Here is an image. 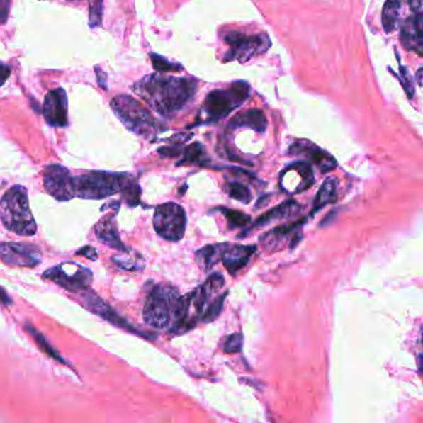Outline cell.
Masks as SVG:
<instances>
[{"mask_svg":"<svg viewBox=\"0 0 423 423\" xmlns=\"http://www.w3.org/2000/svg\"><path fill=\"white\" fill-rule=\"evenodd\" d=\"M11 67L4 64L3 61H0V87L6 84V80L9 79L11 76Z\"/></svg>","mask_w":423,"mask_h":423,"instance_id":"obj_36","label":"cell"},{"mask_svg":"<svg viewBox=\"0 0 423 423\" xmlns=\"http://www.w3.org/2000/svg\"><path fill=\"white\" fill-rule=\"evenodd\" d=\"M103 0H90V28L96 29L102 26Z\"/></svg>","mask_w":423,"mask_h":423,"instance_id":"obj_31","label":"cell"},{"mask_svg":"<svg viewBox=\"0 0 423 423\" xmlns=\"http://www.w3.org/2000/svg\"><path fill=\"white\" fill-rule=\"evenodd\" d=\"M227 293L229 292L226 291L225 293H221L218 297H215L214 300H211L210 303H208L206 308L203 312V315H201V320L204 323H211L219 317L221 312H222V309H224L225 299L227 297Z\"/></svg>","mask_w":423,"mask_h":423,"instance_id":"obj_27","label":"cell"},{"mask_svg":"<svg viewBox=\"0 0 423 423\" xmlns=\"http://www.w3.org/2000/svg\"><path fill=\"white\" fill-rule=\"evenodd\" d=\"M159 154L163 155V157H179L181 153H183V150L180 148L179 143H176L174 145H169V147H163V148H159Z\"/></svg>","mask_w":423,"mask_h":423,"instance_id":"obj_35","label":"cell"},{"mask_svg":"<svg viewBox=\"0 0 423 423\" xmlns=\"http://www.w3.org/2000/svg\"><path fill=\"white\" fill-rule=\"evenodd\" d=\"M422 67H419L417 71V82L418 85H422Z\"/></svg>","mask_w":423,"mask_h":423,"instance_id":"obj_40","label":"cell"},{"mask_svg":"<svg viewBox=\"0 0 423 423\" xmlns=\"http://www.w3.org/2000/svg\"><path fill=\"white\" fill-rule=\"evenodd\" d=\"M85 300L86 303L89 304V307H90L91 310H92L94 313L98 314L102 318H105L106 320H108L111 323L115 324V325L122 327L123 329H127V330H130V332H133V333L148 338L147 335H145V333H142L140 330L133 328L127 320H125V319L120 317L118 314L115 313V310L111 308L108 304L103 302L102 299L98 298L97 295H95V293H87V295H85Z\"/></svg>","mask_w":423,"mask_h":423,"instance_id":"obj_18","label":"cell"},{"mask_svg":"<svg viewBox=\"0 0 423 423\" xmlns=\"http://www.w3.org/2000/svg\"><path fill=\"white\" fill-rule=\"evenodd\" d=\"M219 211L222 213L227 224H229L230 229H235V227H246L249 226L251 222V218L249 215L244 214L242 211L239 210L227 209V208H220Z\"/></svg>","mask_w":423,"mask_h":423,"instance_id":"obj_28","label":"cell"},{"mask_svg":"<svg viewBox=\"0 0 423 423\" xmlns=\"http://www.w3.org/2000/svg\"><path fill=\"white\" fill-rule=\"evenodd\" d=\"M307 219H300L295 221L294 224L281 225L278 227H274L269 232L262 235L259 237V242L264 246V249H267L269 252H273L282 247L284 241L292 236L295 230L299 229L302 224H305Z\"/></svg>","mask_w":423,"mask_h":423,"instance_id":"obj_19","label":"cell"},{"mask_svg":"<svg viewBox=\"0 0 423 423\" xmlns=\"http://www.w3.org/2000/svg\"><path fill=\"white\" fill-rule=\"evenodd\" d=\"M0 259L13 267H35L40 264V249L29 244L1 242Z\"/></svg>","mask_w":423,"mask_h":423,"instance_id":"obj_13","label":"cell"},{"mask_svg":"<svg viewBox=\"0 0 423 423\" xmlns=\"http://www.w3.org/2000/svg\"><path fill=\"white\" fill-rule=\"evenodd\" d=\"M77 254H81L82 256L87 257V259H94V261L97 259V252L92 247H84V249H79Z\"/></svg>","mask_w":423,"mask_h":423,"instance_id":"obj_37","label":"cell"},{"mask_svg":"<svg viewBox=\"0 0 423 423\" xmlns=\"http://www.w3.org/2000/svg\"><path fill=\"white\" fill-rule=\"evenodd\" d=\"M288 153L291 155H303L322 173H329L337 168V160L333 155L307 140H299L293 143L291 145Z\"/></svg>","mask_w":423,"mask_h":423,"instance_id":"obj_14","label":"cell"},{"mask_svg":"<svg viewBox=\"0 0 423 423\" xmlns=\"http://www.w3.org/2000/svg\"><path fill=\"white\" fill-rule=\"evenodd\" d=\"M179 297L178 291L170 286H155L148 295L143 309L145 323L158 330L168 328L173 320L175 305Z\"/></svg>","mask_w":423,"mask_h":423,"instance_id":"obj_6","label":"cell"},{"mask_svg":"<svg viewBox=\"0 0 423 423\" xmlns=\"http://www.w3.org/2000/svg\"><path fill=\"white\" fill-rule=\"evenodd\" d=\"M185 210L176 203L162 204L155 209L153 225L162 239L176 242L184 237L186 230Z\"/></svg>","mask_w":423,"mask_h":423,"instance_id":"obj_7","label":"cell"},{"mask_svg":"<svg viewBox=\"0 0 423 423\" xmlns=\"http://www.w3.org/2000/svg\"><path fill=\"white\" fill-rule=\"evenodd\" d=\"M315 183L312 165L308 162H295L286 167L279 176V186L287 194H299Z\"/></svg>","mask_w":423,"mask_h":423,"instance_id":"obj_11","label":"cell"},{"mask_svg":"<svg viewBox=\"0 0 423 423\" xmlns=\"http://www.w3.org/2000/svg\"><path fill=\"white\" fill-rule=\"evenodd\" d=\"M249 96L251 87L246 81H236L229 90L211 91L200 110L196 125H209L224 120L232 111L244 105Z\"/></svg>","mask_w":423,"mask_h":423,"instance_id":"obj_4","label":"cell"},{"mask_svg":"<svg viewBox=\"0 0 423 423\" xmlns=\"http://www.w3.org/2000/svg\"><path fill=\"white\" fill-rule=\"evenodd\" d=\"M209 162V158L206 155L204 145L201 143H191L183 150V158L180 160L178 165H200V167H206Z\"/></svg>","mask_w":423,"mask_h":423,"instance_id":"obj_24","label":"cell"},{"mask_svg":"<svg viewBox=\"0 0 423 423\" xmlns=\"http://www.w3.org/2000/svg\"><path fill=\"white\" fill-rule=\"evenodd\" d=\"M150 60H152L154 70L162 72V74L173 72V71L180 72L183 70V66L179 65V64H174V62H170L169 60H167L165 57L158 55V54H150Z\"/></svg>","mask_w":423,"mask_h":423,"instance_id":"obj_30","label":"cell"},{"mask_svg":"<svg viewBox=\"0 0 423 423\" xmlns=\"http://www.w3.org/2000/svg\"><path fill=\"white\" fill-rule=\"evenodd\" d=\"M46 191L59 201H69L75 198L74 176L70 170L60 164L47 165L44 171Z\"/></svg>","mask_w":423,"mask_h":423,"instance_id":"obj_10","label":"cell"},{"mask_svg":"<svg viewBox=\"0 0 423 423\" xmlns=\"http://www.w3.org/2000/svg\"><path fill=\"white\" fill-rule=\"evenodd\" d=\"M11 0H0V26L6 24L11 13Z\"/></svg>","mask_w":423,"mask_h":423,"instance_id":"obj_34","label":"cell"},{"mask_svg":"<svg viewBox=\"0 0 423 423\" xmlns=\"http://www.w3.org/2000/svg\"><path fill=\"white\" fill-rule=\"evenodd\" d=\"M244 345V335L241 333L232 334L225 339L224 351L226 354L239 353Z\"/></svg>","mask_w":423,"mask_h":423,"instance_id":"obj_32","label":"cell"},{"mask_svg":"<svg viewBox=\"0 0 423 423\" xmlns=\"http://www.w3.org/2000/svg\"><path fill=\"white\" fill-rule=\"evenodd\" d=\"M0 303L6 304V305L11 304V297L6 293V289H3L1 287H0Z\"/></svg>","mask_w":423,"mask_h":423,"instance_id":"obj_39","label":"cell"},{"mask_svg":"<svg viewBox=\"0 0 423 423\" xmlns=\"http://www.w3.org/2000/svg\"><path fill=\"white\" fill-rule=\"evenodd\" d=\"M400 39L402 46L407 50L416 52L418 56H422L423 51V14L413 13V16H408L401 26Z\"/></svg>","mask_w":423,"mask_h":423,"instance_id":"obj_15","label":"cell"},{"mask_svg":"<svg viewBox=\"0 0 423 423\" xmlns=\"http://www.w3.org/2000/svg\"><path fill=\"white\" fill-rule=\"evenodd\" d=\"M225 190L231 199L239 201L242 204H249L252 200V193L247 185L241 184V183H229L225 186Z\"/></svg>","mask_w":423,"mask_h":423,"instance_id":"obj_29","label":"cell"},{"mask_svg":"<svg viewBox=\"0 0 423 423\" xmlns=\"http://www.w3.org/2000/svg\"><path fill=\"white\" fill-rule=\"evenodd\" d=\"M402 0H386L383 9V26L386 33H391L397 24Z\"/></svg>","mask_w":423,"mask_h":423,"instance_id":"obj_25","label":"cell"},{"mask_svg":"<svg viewBox=\"0 0 423 423\" xmlns=\"http://www.w3.org/2000/svg\"><path fill=\"white\" fill-rule=\"evenodd\" d=\"M75 196L82 199L98 200L122 193L128 204H140V188L135 176L107 171H91L74 176Z\"/></svg>","mask_w":423,"mask_h":423,"instance_id":"obj_2","label":"cell"},{"mask_svg":"<svg viewBox=\"0 0 423 423\" xmlns=\"http://www.w3.org/2000/svg\"><path fill=\"white\" fill-rule=\"evenodd\" d=\"M96 235L101 242L110 246L112 249H120L123 252L127 249L123 246V242L120 241V235L115 227V215L107 216L96 225Z\"/></svg>","mask_w":423,"mask_h":423,"instance_id":"obj_20","label":"cell"},{"mask_svg":"<svg viewBox=\"0 0 423 423\" xmlns=\"http://www.w3.org/2000/svg\"><path fill=\"white\" fill-rule=\"evenodd\" d=\"M225 41L230 46L225 60L246 62L254 56L262 55L271 47L267 35H246L239 31H232L225 35Z\"/></svg>","mask_w":423,"mask_h":423,"instance_id":"obj_8","label":"cell"},{"mask_svg":"<svg viewBox=\"0 0 423 423\" xmlns=\"http://www.w3.org/2000/svg\"><path fill=\"white\" fill-rule=\"evenodd\" d=\"M257 247L254 244H226L221 261L225 269L231 276L239 273L241 269L247 266L249 259L256 254Z\"/></svg>","mask_w":423,"mask_h":423,"instance_id":"obj_16","label":"cell"},{"mask_svg":"<svg viewBox=\"0 0 423 423\" xmlns=\"http://www.w3.org/2000/svg\"><path fill=\"white\" fill-rule=\"evenodd\" d=\"M111 108L125 128L137 135L150 138L159 130L157 120L150 111L130 96H115L111 101Z\"/></svg>","mask_w":423,"mask_h":423,"instance_id":"obj_5","label":"cell"},{"mask_svg":"<svg viewBox=\"0 0 423 423\" xmlns=\"http://www.w3.org/2000/svg\"><path fill=\"white\" fill-rule=\"evenodd\" d=\"M338 200V180L335 178H327L318 190L317 198L314 200L313 210L310 211V216L323 209L324 206L334 204Z\"/></svg>","mask_w":423,"mask_h":423,"instance_id":"obj_22","label":"cell"},{"mask_svg":"<svg viewBox=\"0 0 423 423\" xmlns=\"http://www.w3.org/2000/svg\"><path fill=\"white\" fill-rule=\"evenodd\" d=\"M198 82L188 77L152 74L137 81L133 91L152 110L163 117H171L194 98Z\"/></svg>","mask_w":423,"mask_h":423,"instance_id":"obj_1","label":"cell"},{"mask_svg":"<svg viewBox=\"0 0 423 423\" xmlns=\"http://www.w3.org/2000/svg\"><path fill=\"white\" fill-rule=\"evenodd\" d=\"M408 4L413 13H422L423 0H408Z\"/></svg>","mask_w":423,"mask_h":423,"instance_id":"obj_38","label":"cell"},{"mask_svg":"<svg viewBox=\"0 0 423 423\" xmlns=\"http://www.w3.org/2000/svg\"><path fill=\"white\" fill-rule=\"evenodd\" d=\"M300 211V206L295 200H287L282 204H279L278 206H276L273 209L269 210L267 213H264L261 218L254 221V224L249 227V231L242 232L239 237H244L246 234H249L251 231H254V229H259L266 225L273 224V222H278L281 220L289 219V218H293L295 215L299 214Z\"/></svg>","mask_w":423,"mask_h":423,"instance_id":"obj_17","label":"cell"},{"mask_svg":"<svg viewBox=\"0 0 423 423\" xmlns=\"http://www.w3.org/2000/svg\"><path fill=\"white\" fill-rule=\"evenodd\" d=\"M43 115L51 127L65 128L69 125V101L62 87L47 92L43 105Z\"/></svg>","mask_w":423,"mask_h":423,"instance_id":"obj_12","label":"cell"},{"mask_svg":"<svg viewBox=\"0 0 423 423\" xmlns=\"http://www.w3.org/2000/svg\"><path fill=\"white\" fill-rule=\"evenodd\" d=\"M43 276L44 278L50 279L72 293L85 292L92 283V272L90 269L75 262L59 264L54 269H47Z\"/></svg>","mask_w":423,"mask_h":423,"instance_id":"obj_9","label":"cell"},{"mask_svg":"<svg viewBox=\"0 0 423 423\" xmlns=\"http://www.w3.org/2000/svg\"><path fill=\"white\" fill-rule=\"evenodd\" d=\"M226 244H209L195 252V259L200 267L204 271L213 269L215 264L221 261V256L224 252Z\"/></svg>","mask_w":423,"mask_h":423,"instance_id":"obj_23","label":"cell"},{"mask_svg":"<svg viewBox=\"0 0 423 423\" xmlns=\"http://www.w3.org/2000/svg\"><path fill=\"white\" fill-rule=\"evenodd\" d=\"M230 127H246L259 133H264L267 128V120L262 111L249 110L235 115L230 122Z\"/></svg>","mask_w":423,"mask_h":423,"instance_id":"obj_21","label":"cell"},{"mask_svg":"<svg viewBox=\"0 0 423 423\" xmlns=\"http://www.w3.org/2000/svg\"><path fill=\"white\" fill-rule=\"evenodd\" d=\"M400 81L402 84L403 90L406 91L408 98L414 97V81L410 72H408L407 67L400 64Z\"/></svg>","mask_w":423,"mask_h":423,"instance_id":"obj_33","label":"cell"},{"mask_svg":"<svg viewBox=\"0 0 423 423\" xmlns=\"http://www.w3.org/2000/svg\"><path fill=\"white\" fill-rule=\"evenodd\" d=\"M26 329L28 330V333L30 334V337L34 338L36 344H38V346H39L44 353L47 354L51 358L55 359L56 361H59V363L69 365V363L66 361L65 359L62 358L60 354L57 353V350L52 348V345L46 340L45 337H44L38 329L34 328V327L29 323L26 324Z\"/></svg>","mask_w":423,"mask_h":423,"instance_id":"obj_26","label":"cell"},{"mask_svg":"<svg viewBox=\"0 0 423 423\" xmlns=\"http://www.w3.org/2000/svg\"><path fill=\"white\" fill-rule=\"evenodd\" d=\"M69 1H80V0H69Z\"/></svg>","mask_w":423,"mask_h":423,"instance_id":"obj_41","label":"cell"},{"mask_svg":"<svg viewBox=\"0 0 423 423\" xmlns=\"http://www.w3.org/2000/svg\"><path fill=\"white\" fill-rule=\"evenodd\" d=\"M0 220L6 229L21 236H34L36 222L30 205L28 190L21 185H14L0 199Z\"/></svg>","mask_w":423,"mask_h":423,"instance_id":"obj_3","label":"cell"}]
</instances>
